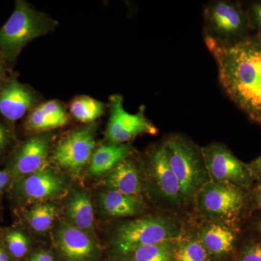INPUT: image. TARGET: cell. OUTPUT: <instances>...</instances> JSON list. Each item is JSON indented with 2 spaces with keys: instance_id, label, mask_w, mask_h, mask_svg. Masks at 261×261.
I'll return each mask as SVG.
<instances>
[{
  "instance_id": "d6a6232c",
  "label": "cell",
  "mask_w": 261,
  "mask_h": 261,
  "mask_svg": "<svg viewBox=\"0 0 261 261\" xmlns=\"http://www.w3.org/2000/svg\"><path fill=\"white\" fill-rule=\"evenodd\" d=\"M6 64H5L4 60L0 56V80H5L6 77Z\"/></svg>"
},
{
  "instance_id": "f1b7e54d",
  "label": "cell",
  "mask_w": 261,
  "mask_h": 261,
  "mask_svg": "<svg viewBox=\"0 0 261 261\" xmlns=\"http://www.w3.org/2000/svg\"><path fill=\"white\" fill-rule=\"evenodd\" d=\"M252 200L255 207L261 210V182L252 190Z\"/></svg>"
},
{
  "instance_id": "d6986e66",
  "label": "cell",
  "mask_w": 261,
  "mask_h": 261,
  "mask_svg": "<svg viewBox=\"0 0 261 261\" xmlns=\"http://www.w3.org/2000/svg\"><path fill=\"white\" fill-rule=\"evenodd\" d=\"M132 148L126 144L111 143L101 146L92 154L89 172L94 176H100L112 171L120 163L127 159Z\"/></svg>"
},
{
  "instance_id": "e0dca14e",
  "label": "cell",
  "mask_w": 261,
  "mask_h": 261,
  "mask_svg": "<svg viewBox=\"0 0 261 261\" xmlns=\"http://www.w3.org/2000/svg\"><path fill=\"white\" fill-rule=\"evenodd\" d=\"M106 183L110 190L127 195L140 196L142 186L140 173L135 163L126 159L110 171Z\"/></svg>"
},
{
  "instance_id": "9a60e30c",
  "label": "cell",
  "mask_w": 261,
  "mask_h": 261,
  "mask_svg": "<svg viewBox=\"0 0 261 261\" xmlns=\"http://www.w3.org/2000/svg\"><path fill=\"white\" fill-rule=\"evenodd\" d=\"M20 189L23 195L32 200H45L58 195L63 190V182L54 173L43 169L27 176Z\"/></svg>"
},
{
  "instance_id": "277c9868",
  "label": "cell",
  "mask_w": 261,
  "mask_h": 261,
  "mask_svg": "<svg viewBox=\"0 0 261 261\" xmlns=\"http://www.w3.org/2000/svg\"><path fill=\"white\" fill-rule=\"evenodd\" d=\"M205 39L221 44L239 42L252 34L245 7L238 2L216 0L203 10Z\"/></svg>"
},
{
  "instance_id": "7402d4cb",
  "label": "cell",
  "mask_w": 261,
  "mask_h": 261,
  "mask_svg": "<svg viewBox=\"0 0 261 261\" xmlns=\"http://www.w3.org/2000/svg\"><path fill=\"white\" fill-rule=\"evenodd\" d=\"M176 241H167L138 247L130 253L132 261H173Z\"/></svg>"
},
{
  "instance_id": "9c48e42d",
  "label": "cell",
  "mask_w": 261,
  "mask_h": 261,
  "mask_svg": "<svg viewBox=\"0 0 261 261\" xmlns=\"http://www.w3.org/2000/svg\"><path fill=\"white\" fill-rule=\"evenodd\" d=\"M94 147L93 130L81 128L59 144L55 152L54 159L63 167L78 171L91 159Z\"/></svg>"
},
{
  "instance_id": "e575fe53",
  "label": "cell",
  "mask_w": 261,
  "mask_h": 261,
  "mask_svg": "<svg viewBox=\"0 0 261 261\" xmlns=\"http://www.w3.org/2000/svg\"><path fill=\"white\" fill-rule=\"evenodd\" d=\"M256 228L257 231H258V232L261 234V219H259V221H257Z\"/></svg>"
},
{
  "instance_id": "52a82bcc",
  "label": "cell",
  "mask_w": 261,
  "mask_h": 261,
  "mask_svg": "<svg viewBox=\"0 0 261 261\" xmlns=\"http://www.w3.org/2000/svg\"><path fill=\"white\" fill-rule=\"evenodd\" d=\"M211 181L229 184L240 188L251 185L248 166L240 161L226 146L213 143L201 148Z\"/></svg>"
},
{
  "instance_id": "603a6c76",
  "label": "cell",
  "mask_w": 261,
  "mask_h": 261,
  "mask_svg": "<svg viewBox=\"0 0 261 261\" xmlns=\"http://www.w3.org/2000/svg\"><path fill=\"white\" fill-rule=\"evenodd\" d=\"M70 109L77 121L89 123L102 116L105 106L100 101L84 96L74 99L70 104Z\"/></svg>"
},
{
  "instance_id": "d4e9b609",
  "label": "cell",
  "mask_w": 261,
  "mask_h": 261,
  "mask_svg": "<svg viewBox=\"0 0 261 261\" xmlns=\"http://www.w3.org/2000/svg\"><path fill=\"white\" fill-rule=\"evenodd\" d=\"M8 249L15 257H23L28 250V240L20 231H12L7 235Z\"/></svg>"
},
{
  "instance_id": "1f68e13d",
  "label": "cell",
  "mask_w": 261,
  "mask_h": 261,
  "mask_svg": "<svg viewBox=\"0 0 261 261\" xmlns=\"http://www.w3.org/2000/svg\"><path fill=\"white\" fill-rule=\"evenodd\" d=\"M10 181V176L6 172L0 171V185L4 188Z\"/></svg>"
},
{
  "instance_id": "4fadbf2b",
  "label": "cell",
  "mask_w": 261,
  "mask_h": 261,
  "mask_svg": "<svg viewBox=\"0 0 261 261\" xmlns=\"http://www.w3.org/2000/svg\"><path fill=\"white\" fill-rule=\"evenodd\" d=\"M57 238L60 250L68 261H84L93 253V242L87 233L75 226L62 225Z\"/></svg>"
},
{
  "instance_id": "836d02e7",
  "label": "cell",
  "mask_w": 261,
  "mask_h": 261,
  "mask_svg": "<svg viewBox=\"0 0 261 261\" xmlns=\"http://www.w3.org/2000/svg\"><path fill=\"white\" fill-rule=\"evenodd\" d=\"M0 261H9L8 255L2 248H0Z\"/></svg>"
},
{
  "instance_id": "7a4b0ae2",
  "label": "cell",
  "mask_w": 261,
  "mask_h": 261,
  "mask_svg": "<svg viewBox=\"0 0 261 261\" xmlns=\"http://www.w3.org/2000/svg\"><path fill=\"white\" fill-rule=\"evenodd\" d=\"M56 25L27 2L16 1L14 11L0 29V56L5 64H13L29 43L51 32Z\"/></svg>"
},
{
  "instance_id": "83f0119b",
  "label": "cell",
  "mask_w": 261,
  "mask_h": 261,
  "mask_svg": "<svg viewBox=\"0 0 261 261\" xmlns=\"http://www.w3.org/2000/svg\"><path fill=\"white\" fill-rule=\"evenodd\" d=\"M247 166L251 173L252 178H256L261 182V154Z\"/></svg>"
},
{
  "instance_id": "2e32d148",
  "label": "cell",
  "mask_w": 261,
  "mask_h": 261,
  "mask_svg": "<svg viewBox=\"0 0 261 261\" xmlns=\"http://www.w3.org/2000/svg\"><path fill=\"white\" fill-rule=\"evenodd\" d=\"M99 200L103 212L112 217L136 216L145 208V203L140 196L124 195L115 190L101 194Z\"/></svg>"
},
{
  "instance_id": "4316f807",
  "label": "cell",
  "mask_w": 261,
  "mask_h": 261,
  "mask_svg": "<svg viewBox=\"0 0 261 261\" xmlns=\"http://www.w3.org/2000/svg\"><path fill=\"white\" fill-rule=\"evenodd\" d=\"M240 261H261V243H254L247 246Z\"/></svg>"
},
{
  "instance_id": "cb8c5ba5",
  "label": "cell",
  "mask_w": 261,
  "mask_h": 261,
  "mask_svg": "<svg viewBox=\"0 0 261 261\" xmlns=\"http://www.w3.org/2000/svg\"><path fill=\"white\" fill-rule=\"evenodd\" d=\"M57 208L51 204H38L29 212V224L38 232H44L51 227L56 219Z\"/></svg>"
},
{
  "instance_id": "ba28073f",
  "label": "cell",
  "mask_w": 261,
  "mask_h": 261,
  "mask_svg": "<svg viewBox=\"0 0 261 261\" xmlns=\"http://www.w3.org/2000/svg\"><path fill=\"white\" fill-rule=\"evenodd\" d=\"M159 130L147 117L144 111L133 114L127 112L123 106V98L120 94L110 97V118L106 137L111 143L124 144L137 136L154 135Z\"/></svg>"
},
{
  "instance_id": "5b68a950",
  "label": "cell",
  "mask_w": 261,
  "mask_h": 261,
  "mask_svg": "<svg viewBox=\"0 0 261 261\" xmlns=\"http://www.w3.org/2000/svg\"><path fill=\"white\" fill-rule=\"evenodd\" d=\"M180 235L181 228L176 221L154 216L128 221L118 228L115 238L120 250L130 253L138 247L176 241Z\"/></svg>"
},
{
  "instance_id": "4dcf8cb0",
  "label": "cell",
  "mask_w": 261,
  "mask_h": 261,
  "mask_svg": "<svg viewBox=\"0 0 261 261\" xmlns=\"http://www.w3.org/2000/svg\"><path fill=\"white\" fill-rule=\"evenodd\" d=\"M29 261H54L48 252L41 251L34 254Z\"/></svg>"
},
{
  "instance_id": "7c38bea8",
  "label": "cell",
  "mask_w": 261,
  "mask_h": 261,
  "mask_svg": "<svg viewBox=\"0 0 261 261\" xmlns=\"http://www.w3.org/2000/svg\"><path fill=\"white\" fill-rule=\"evenodd\" d=\"M34 92L15 79L5 82L0 88V114L10 121L23 118L35 103Z\"/></svg>"
},
{
  "instance_id": "5bb4252c",
  "label": "cell",
  "mask_w": 261,
  "mask_h": 261,
  "mask_svg": "<svg viewBox=\"0 0 261 261\" xmlns=\"http://www.w3.org/2000/svg\"><path fill=\"white\" fill-rule=\"evenodd\" d=\"M68 117L61 103L51 100L38 106L25 121V128L32 132H45L65 126Z\"/></svg>"
},
{
  "instance_id": "d590c367",
  "label": "cell",
  "mask_w": 261,
  "mask_h": 261,
  "mask_svg": "<svg viewBox=\"0 0 261 261\" xmlns=\"http://www.w3.org/2000/svg\"><path fill=\"white\" fill-rule=\"evenodd\" d=\"M3 187H2L1 185H0V192L3 191Z\"/></svg>"
},
{
  "instance_id": "484cf974",
  "label": "cell",
  "mask_w": 261,
  "mask_h": 261,
  "mask_svg": "<svg viewBox=\"0 0 261 261\" xmlns=\"http://www.w3.org/2000/svg\"><path fill=\"white\" fill-rule=\"evenodd\" d=\"M245 10L252 34L261 36V1L249 3Z\"/></svg>"
},
{
  "instance_id": "f546056e",
  "label": "cell",
  "mask_w": 261,
  "mask_h": 261,
  "mask_svg": "<svg viewBox=\"0 0 261 261\" xmlns=\"http://www.w3.org/2000/svg\"><path fill=\"white\" fill-rule=\"evenodd\" d=\"M8 140H9V135H8V130L2 123H0V151L6 147Z\"/></svg>"
},
{
  "instance_id": "ffe728a7",
  "label": "cell",
  "mask_w": 261,
  "mask_h": 261,
  "mask_svg": "<svg viewBox=\"0 0 261 261\" xmlns=\"http://www.w3.org/2000/svg\"><path fill=\"white\" fill-rule=\"evenodd\" d=\"M68 214L75 227L89 230L94 222L93 206L87 194L75 192L68 207Z\"/></svg>"
},
{
  "instance_id": "6da1fadb",
  "label": "cell",
  "mask_w": 261,
  "mask_h": 261,
  "mask_svg": "<svg viewBox=\"0 0 261 261\" xmlns=\"http://www.w3.org/2000/svg\"><path fill=\"white\" fill-rule=\"evenodd\" d=\"M205 41L224 92L250 120L261 125V36L252 34L230 44Z\"/></svg>"
},
{
  "instance_id": "8fae6325",
  "label": "cell",
  "mask_w": 261,
  "mask_h": 261,
  "mask_svg": "<svg viewBox=\"0 0 261 261\" xmlns=\"http://www.w3.org/2000/svg\"><path fill=\"white\" fill-rule=\"evenodd\" d=\"M47 136H34L24 142L15 154L13 173L16 177L30 176L44 169L49 152Z\"/></svg>"
},
{
  "instance_id": "8992f818",
  "label": "cell",
  "mask_w": 261,
  "mask_h": 261,
  "mask_svg": "<svg viewBox=\"0 0 261 261\" xmlns=\"http://www.w3.org/2000/svg\"><path fill=\"white\" fill-rule=\"evenodd\" d=\"M195 197L201 214L221 224L234 219L244 205L241 188L229 184L210 181Z\"/></svg>"
},
{
  "instance_id": "44dd1931",
  "label": "cell",
  "mask_w": 261,
  "mask_h": 261,
  "mask_svg": "<svg viewBox=\"0 0 261 261\" xmlns=\"http://www.w3.org/2000/svg\"><path fill=\"white\" fill-rule=\"evenodd\" d=\"M208 252L198 237L178 239L173 252V261H207Z\"/></svg>"
},
{
  "instance_id": "30bf717a",
  "label": "cell",
  "mask_w": 261,
  "mask_h": 261,
  "mask_svg": "<svg viewBox=\"0 0 261 261\" xmlns=\"http://www.w3.org/2000/svg\"><path fill=\"white\" fill-rule=\"evenodd\" d=\"M149 166L154 186L163 200L173 205L184 202L181 187L168 162L163 142L150 154Z\"/></svg>"
},
{
  "instance_id": "3957f363",
  "label": "cell",
  "mask_w": 261,
  "mask_h": 261,
  "mask_svg": "<svg viewBox=\"0 0 261 261\" xmlns=\"http://www.w3.org/2000/svg\"><path fill=\"white\" fill-rule=\"evenodd\" d=\"M168 162L181 187L184 202L211 181L202 149L185 136L173 134L163 141Z\"/></svg>"
},
{
  "instance_id": "ac0fdd59",
  "label": "cell",
  "mask_w": 261,
  "mask_h": 261,
  "mask_svg": "<svg viewBox=\"0 0 261 261\" xmlns=\"http://www.w3.org/2000/svg\"><path fill=\"white\" fill-rule=\"evenodd\" d=\"M199 240L211 255L221 256L232 250L236 235L221 223L207 225L200 231Z\"/></svg>"
}]
</instances>
